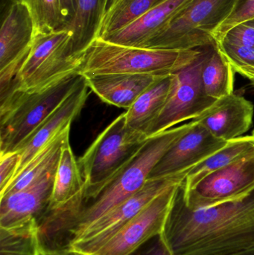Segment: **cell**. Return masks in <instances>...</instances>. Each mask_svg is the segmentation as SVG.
Returning <instances> with one entry per match:
<instances>
[{"instance_id": "obj_1", "label": "cell", "mask_w": 254, "mask_h": 255, "mask_svg": "<svg viewBox=\"0 0 254 255\" xmlns=\"http://www.w3.org/2000/svg\"><path fill=\"white\" fill-rule=\"evenodd\" d=\"M172 255H235L254 247V190L210 208L191 210L183 183L161 234Z\"/></svg>"}, {"instance_id": "obj_2", "label": "cell", "mask_w": 254, "mask_h": 255, "mask_svg": "<svg viewBox=\"0 0 254 255\" xmlns=\"http://www.w3.org/2000/svg\"><path fill=\"white\" fill-rule=\"evenodd\" d=\"M191 126L190 122L151 136L134 158L110 181L91 196L82 197L67 228L65 252L97 220L139 191L161 157Z\"/></svg>"}, {"instance_id": "obj_3", "label": "cell", "mask_w": 254, "mask_h": 255, "mask_svg": "<svg viewBox=\"0 0 254 255\" xmlns=\"http://www.w3.org/2000/svg\"><path fill=\"white\" fill-rule=\"evenodd\" d=\"M83 76L69 73L39 89L18 90L0 103V155L15 151L74 91Z\"/></svg>"}, {"instance_id": "obj_4", "label": "cell", "mask_w": 254, "mask_h": 255, "mask_svg": "<svg viewBox=\"0 0 254 255\" xmlns=\"http://www.w3.org/2000/svg\"><path fill=\"white\" fill-rule=\"evenodd\" d=\"M201 52L195 49H155L133 47L96 38L83 55L82 76L141 74L164 76L189 65Z\"/></svg>"}, {"instance_id": "obj_5", "label": "cell", "mask_w": 254, "mask_h": 255, "mask_svg": "<svg viewBox=\"0 0 254 255\" xmlns=\"http://www.w3.org/2000/svg\"><path fill=\"white\" fill-rule=\"evenodd\" d=\"M149 139L131 128L125 113L115 119L79 160L85 182L83 197H88L110 181L139 152Z\"/></svg>"}, {"instance_id": "obj_6", "label": "cell", "mask_w": 254, "mask_h": 255, "mask_svg": "<svg viewBox=\"0 0 254 255\" xmlns=\"http://www.w3.org/2000/svg\"><path fill=\"white\" fill-rule=\"evenodd\" d=\"M234 2L192 0L142 48L186 50L215 44V31L228 17Z\"/></svg>"}, {"instance_id": "obj_7", "label": "cell", "mask_w": 254, "mask_h": 255, "mask_svg": "<svg viewBox=\"0 0 254 255\" xmlns=\"http://www.w3.org/2000/svg\"><path fill=\"white\" fill-rule=\"evenodd\" d=\"M67 30L36 34L18 73L19 89H39L69 73L78 72L83 55L73 51Z\"/></svg>"}, {"instance_id": "obj_8", "label": "cell", "mask_w": 254, "mask_h": 255, "mask_svg": "<svg viewBox=\"0 0 254 255\" xmlns=\"http://www.w3.org/2000/svg\"><path fill=\"white\" fill-rule=\"evenodd\" d=\"M215 44L201 47L195 61L171 73L172 85L168 99L161 115L148 130V138L172 128L180 123L198 118L216 102L204 93L201 78L203 66Z\"/></svg>"}, {"instance_id": "obj_9", "label": "cell", "mask_w": 254, "mask_h": 255, "mask_svg": "<svg viewBox=\"0 0 254 255\" xmlns=\"http://www.w3.org/2000/svg\"><path fill=\"white\" fill-rule=\"evenodd\" d=\"M188 172L149 178L139 191L97 220L77 241L67 247L66 253L75 255L95 254L157 196L169 187L183 182Z\"/></svg>"}, {"instance_id": "obj_10", "label": "cell", "mask_w": 254, "mask_h": 255, "mask_svg": "<svg viewBox=\"0 0 254 255\" xmlns=\"http://www.w3.org/2000/svg\"><path fill=\"white\" fill-rule=\"evenodd\" d=\"M254 190V152L211 172L187 191L183 186V200L189 209H202L241 199Z\"/></svg>"}, {"instance_id": "obj_11", "label": "cell", "mask_w": 254, "mask_h": 255, "mask_svg": "<svg viewBox=\"0 0 254 255\" xmlns=\"http://www.w3.org/2000/svg\"><path fill=\"white\" fill-rule=\"evenodd\" d=\"M180 184L169 187L157 196L92 255H132L161 235Z\"/></svg>"}, {"instance_id": "obj_12", "label": "cell", "mask_w": 254, "mask_h": 255, "mask_svg": "<svg viewBox=\"0 0 254 255\" xmlns=\"http://www.w3.org/2000/svg\"><path fill=\"white\" fill-rule=\"evenodd\" d=\"M191 124L187 132L161 157L149 178H163L188 172L228 143L227 141L215 137L200 124L193 121H191Z\"/></svg>"}, {"instance_id": "obj_13", "label": "cell", "mask_w": 254, "mask_h": 255, "mask_svg": "<svg viewBox=\"0 0 254 255\" xmlns=\"http://www.w3.org/2000/svg\"><path fill=\"white\" fill-rule=\"evenodd\" d=\"M88 89L89 87L83 77L74 91L15 151L21 158L15 177L43 147L67 128L71 127L72 122L82 112L89 97Z\"/></svg>"}, {"instance_id": "obj_14", "label": "cell", "mask_w": 254, "mask_h": 255, "mask_svg": "<svg viewBox=\"0 0 254 255\" xmlns=\"http://www.w3.org/2000/svg\"><path fill=\"white\" fill-rule=\"evenodd\" d=\"M55 167L25 188L0 197V228H12L33 219L39 221L52 197Z\"/></svg>"}, {"instance_id": "obj_15", "label": "cell", "mask_w": 254, "mask_h": 255, "mask_svg": "<svg viewBox=\"0 0 254 255\" xmlns=\"http://www.w3.org/2000/svg\"><path fill=\"white\" fill-rule=\"evenodd\" d=\"M253 104L233 93L216 100L208 109L192 120L205 128L215 137L229 141L241 137L253 122Z\"/></svg>"}, {"instance_id": "obj_16", "label": "cell", "mask_w": 254, "mask_h": 255, "mask_svg": "<svg viewBox=\"0 0 254 255\" xmlns=\"http://www.w3.org/2000/svg\"><path fill=\"white\" fill-rule=\"evenodd\" d=\"M0 70L25 58L34 37L29 10L22 1L0 10Z\"/></svg>"}, {"instance_id": "obj_17", "label": "cell", "mask_w": 254, "mask_h": 255, "mask_svg": "<svg viewBox=\"0 0 254 255\" xmlns=\"http://www.w3.org/2000/svg\"><path fill=\"white\" fill-rule=\"evenodd\" d=\"M192 1L165 0L120 31L100 39L115 44L142 48Z\"/></svg>"}, {"instance_id": "obj_18", "label": "cell", "mask_w": 254, "mask_h": 255, "mask_svg": "<svg viewBox=\"0 0 254 255\" xmlns=\"http://www.w3.org/2000/svg\"><path fill=\"white\" fill-rule=\"evenodd\" d=\"M83 77L89 89L104 103L128 109L160 76L141 74H107Z\"/></svg>"}, {"instance_id": "obj_19", "label": "cell", "mask_w": 254, "mask_h": 255, "mask_svg": "<svg viewBox=\"0 0 254 255\" xmlns=\"http://www.w3.org/2000/svg\"><path fill=\"white\" fill-rule=\"evenodd\" d=\"M171 85V74L158 77L125 112L127 125L146 136L165 106Z\"/></svg>"}, {"instance_id": "obj_20", "label": "cell", "mask_w": 254, "mask_h": 255, "mask_svg": "<svg viewBox=\"0 0 254 255\" xmlns=\"http://www.w3.org/2000/svg\"><path fill=\"white\" fill-rule=\"evenodd\" d=\"M85 182L79 163L73 154L70 143L61 151L54 181L52 197L46 211L58 209L84 194Z\"/></svg>"}, {"instance_id": "obj_21", "label": "cell", "mask_w": 254, "mask_h": 255, "mask_svg": "<svg viewBox=\"0 0 254 255\" xmlns=\"http://www.w3.org/2000/svg\"><path fill=\"white\" fill-rule=\"evenodd\" d=\"M108 1L78 0L76 16L65 29L71 33L75 53L84 55L88 46L98 37Z\"/></svg>"}, {"instance_id": "obj_22", "label": "cell", "mask_w": 254, "mask_h": 255, "mask_svg": "<svg viewBox=\"0 0 254 255\" xmlns=\"http://www.w3.org/2000/svg\"><path fill=\"white\" fill-rule=\"evenodd\" d=\"M70 128H67L43 147L13 178L4 193L0 194V197L25 188L56 166L59 161L62 148L70 143Z\"/></svg>"}, {"instance_id": "obj_23", "label": "cell", "mask_w": 254, "mask_h": 255, "mask_svg": "<svg viewBox=\"0 0 254 255\" xmlns=\"http://www.w3.org/2000/svg\"><path fill=\"white\" fill-rule=\"evenodd\" d=\"M254 152L252 136H241L229 141L223 148L189 169L183 183V189L185 191L190 190L211 172Z\"/></svg>"}, {"instance_id": "obj_24", "label": "cell", "mask_w": 254, "mask_h": 255, "mask_svg": "<svg viewBox=\"0 0 254 255\" xmlns=\"http://www.w3.org/2000/svg\"><path fill=\"white\" fill-rule=\"evenodd\" d=\"M165 0H109L97 38L120 31Z\"/></svg>"}, {"instance_id": "obj_25", "label": "cell", "mask_w": 254, "mask_h": 255, "mask_svg": "<svg viewBox=\"0 0 254 255\" xmlns=\"http://www.w3.org/2000/svg\"><path fill=\"white\" fill-rule=\"evenodd\" d=\"M234 73L216 43L201 70V84L204 93L216 100L232 94Z\"/></svg>"}, {"instance_id": "obj_26", "label": "cell", "mask_w": 254, "mask_h": 255, "mask_svg": "<svg viewBox=\"0 0 254 255\" xmlns=\"http://www.w3.org/2000/svg\"><path fill=\"white\" fill-rule=\"evenodd\" d=\"M38 221L36 219L12 228H0V255H40Z\"/></svg>"}, {"instance_id": "obj_27", "label": "cell", "mask_w": 254, "mask_h": 255, "mask_svg": "<svg viewBox=\"0 0 254 255\" xmlns=\"http://www.w3.org/2000/svg\"><path fill=\"white\" fill-rule=\"evenodd\" d=\"M32 17L34 35L65 30L67 21L61 0H21Z\"/></svg>"}, {"instance_id": "obj_28", "label": "cell", "mask_w": 254, "mask_h": 255, "mask_svg": "<svg viewBox=\"0 0 254 255\" xmlns=\"http://www.w3.org/2000/svg\"><path fill=\"white\" fill-rule=\"evenodd\" d=\"M216 45L234 71L250 81L254 79V49L224 40L216 42Z\"/></svg>"}, {"instance_id": "obj_29", "label": "cell", "mask_w": 254, "mask_h": 255, "mask_svg": "<svg viewBox=\"0 0 254 255\" xmlns=\"http://www.w3.org/2000/svg\"><path fill=\"white\" fill-rule=\"evenodd\" d=\"M254 19V0H235L232 11L215 31L216 42L220 40L234 27Z\"/></svg>"}, {"instance_id": "obj_30", "label": "cell", "mask_w": 254, "mask_h": 255, "mask_svg": "<svg viewBox=\"0 0 254 255\" xmlns=\"http://www.w3.org/2000/svg\"><path fill=\"white\" fill-rule=\"evenodd\" d=\"M20 159L17 151L0 155V194L4 193L13 181L20 163Z\"/></svg>"}, {"instance_id": "obj_31", "label": "cell", "mask_w": 254, "mask_h": 255, "mask_svg": "<svg viewBox=\"0 0 254 255\" xmlns=\"http://www.w3.org/2000/svg\"><path fill=\"white\" fill-rule=\"evenodd\" d=\"M222 40L254 49V25L250 22L240 24L228 31Z\"/></svg>"}, {"instance_id": "obj_32", "label": "cell", "mask_w": 254, "mask_h": 255, "mask_svg": "<svg viewBox=\"0 0 254 255\" xmlns=\"http://www.w3.org/2000/svg\"><path fill=\"white\" fill-rule=\"evenodd\" d=\"M149 243L148 247L140 255H172L163 241L161 235L155 237Z\"/></svg>"}, {"instance_id": "obj_33", "label": "cell", "mask_w": 254, "mask_h": 255, "mask_svg": "<svg viewBox=\"0 0 254 255\" xmlns=\"http://www.w3.org/2000/svg\"><path fill=\"white\" fill-rule=\"evenodd\" d=\"M63 12L67 21V27L73 20L78 8V0H61ZM65 28V29H66Z\"/></svg>"}, {"instance_id": "obj_34", "label": "cell", "mask_w": 254, "mask_h": 255, "mask_svg": "<svg viewBox=\"0 0 254 255\" xmlns=\"http://www.w3.org/2000/svg\"><path fill=\"white\" fill-rule=\"evenodd\" d=\"M40 255H73L66 252L46 251L41 250Z\"/></svg>"}, {"instance_id": "obj_35", "label": "cell", "mask_w": 254, "mask_h": 255, "mask_svg": "<svg viewBox=\"0 0 254 255\" xmlns=\"http://www.w3.org/2000/svg\"><path fill=\"white\" fill-rule=\"evenodd\" d=\"M235 255H254V248L247 250V251H245L243 252V253H239V254Z\"/></svg>"}, {"instance_id": "obj_36", "label": "cell", "mask_w": 254, "mask_h": 255, "mask_svg": "<svg viewBox=\"0 0 254 255\" xmlns=\"http://www.w3.org/2000/svg\"><path fill=\"white\" fill-rule=\"evenodd\" d=\"M251 82H252V85H253L254 87V79L253 80L251 81Z\"/></svg>"}, {"instance_id": "obj_37", "label": "cell", "mask_w": 254, "mask_h": 255, "mask_svg": "<svg viewBox=\"0 0 254 255\" xmlns=\"http://www.w3.org/2000/svg\"><path fill=\"white\" fill-rule=\"evenodd\" d=\"M250 22L252 24V25H254V19H253V20L250 21Z\"/></svg>"}, {"instance_id": "obj_38", "label": "cell", "mask_w": 254, "mask_h": 255, "mask_svg": "<svg viewBox=\"0 0 254 255\" xmlns=\"http://www.w3.org/2000/svg\"><path fill=\"white\" fill-rule=\"evenodd\" d=\"M252 137H253V139H254V130L253 131V133H252Z\"/></svg>"}, {"instance_id": "obj_39", "label": "cell", "mask_w": 254, "mask_h": 255, "mask_svg": "<svg viewBox=\"0 0 254 255\" xmlns=\"http://www.w3.org/2000/svg\"></svg>"}]
</instances>
